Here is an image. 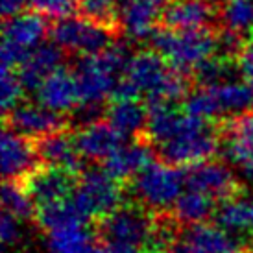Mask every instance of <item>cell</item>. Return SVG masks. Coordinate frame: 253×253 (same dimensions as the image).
Returning a JSON list of instances; mask_svg holds the SVG:
<instances>
[{
    "mask_svg": "<svg viewBox=\"0 0 253 253\" xmlns=\"http://www.w3.org/2000/svg\"><path fill=\"white\" fill-rule=\"evenodd\" d=\"M237 65H239V72L244 78V82H248L253 87V42L242 48V52L237 57Z\"/></svg>",
    "mask_w": 253,
    "mask_h": 253,
    "instance_id": "obj_36",
    "label": "cell"
},
{
    "mask_svg": "<svg viewBox=\"0 0 253 253\" xmlns=\"http://www.w3.org/2000/svg\"><path fill=\"white\" fill-rule=\"evenodd\" d=\"M169 253H246L231 233L211 224L189 225L176 237Z\"/></svg>",
    "mask_w": 253,
    "mask_h": 253,
    "instance_id": "obj_11",
    "label": "cell"
},
{
    "mask_svg": "<svg viewBox=\"0 0 253 253\" xmlns=\"http://www.w3.org/2000/svg\"><path fill=\"white\" fill-rule=\"evenodd\" d=\"M0 150H2V174L6 181L17 183L39 170L37 163L41 159L37 154V148L30 142V139L9 127H6L2 133Z\"/></svg>",
    "mask_w": 253,
    "mask_h": 253,
    "instance_id": "obj_13",
    "label": "cell"
},
{
    "mask_svg": "<svg viewBox=\"0 0 253 253\" xmlns=\"http://www.w3.org/2000/svg\"><path fill=\"white\" fill-rule=\"evenodd\" d=\"M26 4H28V0H0V9H2L4 21L24 13L22 9L26 7Z\"/></svg>",
    "mask_w": 253,
    "mask_h": 253,
    "instance_id": "obj_37",
    "label": "cell"
},
{
    "mask_svg": "<svg viewBox=\"0 0 253 253\" xmlns=\"http://www.w3.org/2000/svg\"><path fill=\"white\" fill-rule=\"evenodd\" d=\"M152 163V150L148 142L133 141L124 142L117 152H113L104 161V170L117 181H126L129 177H137Z\"/></svg>",
    "mask_w": 253,
    "mask_h": 253,
    "instance_id": "obj_21",
    "label": "cell"
},
{
    "mask_svg": "<svg viewBox=\"0 0 253 253\" xmlns=\"http://www.w3.org/2000/svg\"><path fill=\"white\" fill-rule=\"evenodd\" d=\"M214 15L209 0H170L163 11V22L170 30H205Z\"/></svg>",
    "mask_w": 253,
    "mask_h": 253,
    "instance_id": "obj_19",
    "label": "cell"
},
{
    "mask_svg": "<svg viewBox=\"0 0 253 253\" xmlns=\"http://www.w3.org/2000/svg\"><path fill=\"white\" fill-rule=\"evenodd\" d=\"M78 152L89 161H106L107 157L117 152L124 144V137L109 124V122H92L82 126L74 137Z\"/></svg>",
    "mask_w": 253,
    "mask_h": 253,
    "instance_id": "obj_17",
    "label": "cell"
},
{
    "mask_svg": "<svg viewBox=\"0 0 253 253\" xmlns=\"http://www.w3.org/2000/svg\"><path fill=\"white\" fill-rule=\"evenodd\" d=\"M52 42L67 52L80 56H98L115 42V34L109 26L71 15L67 19L56 21L50 28Z\"/></svg>",
    "mask_w": 253,
    "mask_h": 253,
    "instance_id": "obj_7",
    "label": "cell"
},
{
    "mask_svg": "<svg viewBox=\"0 0 253 253\" xmlns=\"http://www.w3.org/2000/svg\"><path fill=\"white\" fill-rule=\"evenodd\" d=\"M0 237H2V244L6 250L15 248L22 240V225L19 218L11 216L4 212L2 214V222H0Z\"/></svg>",
    "mask_w": 253,
    "mask_h": 253,
    "instance_id": "obj_35",
    "label": "cell"
},
{
    "mask_svg": "<svg viewBox=\"0 0 253 253\" xmlns=\"http://www.w3.org/2000/svg\"><path fill=\"white\" fill-rule=\"evenodd\" d=\"M224 159L253 183V111L233 117L220 139Z\"/></svg>",
    "mask_w": 253,
    "mask_h": 253,
    "instance_id": "obj_9",
    "label": "cell"
},
{
    "mask_svg": "<svg viewBox=\"0 0 253 253\" xmlns=\"http://www.w3.org/2000/svg\"><path fill=\"white\" fill-rule=\"evenodd\" d=\"M211 92V98L214 102L218 117L233 115L240 117L244 113L253 111V87L248 82L231 80L225 84L205 87Z\"/></svg>",
    "mask_w": 253,
    "mask_h": 253,
    "instance_id": "obj_23",
    "label": "cell"
},
{
    "mask_svg": "<svg viewBox=\"0 0 253 253\" xmlns=\"http://www.w3.org/2000/svg\"><path fill=\"white\" fill-rule=\"evenodd\" d=\"M165 6V0H124L119 11L120 24L133 39L152 37Z\"/></svg>",
    "mask_w": 253,
    "mask_h": 253,
    "instance_id": "obj_18",
    "label": "cell"
},
{
    "mask_svg": "<svg viewBox=\"0 0 253 253\" xmlns=\"http://www.w3.org/2000/svg\"><path fill=\"white\" fill-rule=\"evenodd\" d=\"M36 98L39 106L59 115L74 111L82 104L74 72H69L63 67L57 69L41 84V87L36 91Z\"/></svg>",
    "mask_w": 253,
    "mask_h": 253,
    "instance_id": "obj_15",
    "label": "cell"
},
{
    "mask_svg": "<svg viewBox=\"0 0 253 253\" xmlns=\"http://www.w3.org/2000/svg\"><path fill=\"white\" fill-rule=\"evenodd\" d=\"M39 159L46 167L61 169L67 172H76L82 165V155L78 152L76 141L65 131H56L39 139L36 144Z\"/></svg>",
    "mask_w": 253,
    "mask_h": 253,
    "instance_id": "obj_22",
    "label": "cell"
},
{
    "mask_svg": "<svg viewBox=\"0 0 253 253\" xmlns=\"http://www.w3.org/2000/svg\"><path fill=\"white\" fill-rule=\"evenodd\" d=\"M124 76L144 94L148 104H174L189 96V82L185 74L172 69L154 50L135 54Z\"/></svg>",
    "mask_w": 253,
    "mask_h": 253,
    "instance_id": "obj_1",
    "label": "cell"
},
{
    "mask_svg": "<svg viewBox=\"0 0 253 253\" xmlns=\"http://www.w3.org/2000/svg\"><path fill=\"white\" fill-rule=\"evenodd\" d=\"M2 207H4V212L19 218L21 222L37 214L34 198L30 196L26 187H21L19 183L15 181L4 183V189H2Z\"/></svg>",
    "mask_w": 253,
    "mask_h": 253,
    "instance_id": "obj_31",
    "label": "cell"
},
{
    "mask_svg": "<svg viewBox=\"0 0 253 253\" xmlns=\"http://www.w3.org/2000/svg\"><path fill=\"white\" fill-rule=\"evenodd\" d=\"M157 225L142 207L124 205L100 220V239L111 253H152Z\"/></svg>",
    "mask_w": 253,
    "mask_h": 253,
    "instance_id": "obj_3",
    "label": "cell"
},
{
    "mask_svg": "<svg viewBox=\"0 0 253 253\" xmlns=\"http://www.w3.org/2000/svg\"><path fill=\"white\" fill-rule=\"evenodd\" d=\"M22 92H24V87L19 80V74L15 71H9V69H2V74H0V104H2V109L6 115L21 104Z\"/></svg>",
    "mask_w": 253,
    "mask_h": 253,
    "instance_id": "obj_33",
    "label": "cell"
},
{
    "mask_svg": "<svg viewBox=\"0 0 253 253\" xmlns=\"http://www.w3.org/2000/svg\"><path fill=\"white\" fill-rule=\"evenodd\" d=\"M216 225L227 233L253 231V198H231L222 202L214 212Z\"/></svg>",
    "mask_w": 253,
    "mask_h": 253,
    "instance_id": "obj_25",
    "label": "cell"
},
{
    "mask_svg": "<svg viewBox=\"0 0 253 253\" xmlns=\"http://www.w3.org/2000/svg\"><path fill=\"white\" fill-rule=\"evenodd\" d=\"M185 181H187V189L207 194L214 202L231 200L237 192V179L233 176L231 169L224 163H196L185 170Z\"/></svg>",
    "mask_w": 253,
    "mask_h": 253,
    "instance_id": "obj_12",
    "label": "cell"
},
{
    "mask_svg": "<svg viewBox=\"0 0 253 253\" xmlns=\"http://www.w3.org/2000/svg\"><path fill=\"white\" fill-rule=\"evenodd\" d=\"M185 189V170L170 163H152L133 177V194L146 209L163 211L174 207Z\"/></svg>",
    "mask_w": 253,
    "mask_h": 253,
    "instance_id": "obj_5",
    "label": "cell"
},
{
    "mask_svg": "<svg viewBox=\"0 0 253 253\" xmlns=\"http://www.w3.org/2000/svg\"><path fill=\"white\" fill-rule=\"evenodd\" d=\"M218 144L220 139L207 120L187 115L181 131L169 142L159 144L157 152L165 163H170L174 167H192L196 163L209 161V157L216 152Z\"/></svg>",
    "mask_w": 253,
    "mask_h": 253,
    "instance_id": "obj_4",
    "label": "cell"
},
{
    "mask_svg": "<svg viewBox=\"0 0 253 253\" xmlns=\"http://www.w3.org/2000/svg\"><path fill=\"white\" fill-rule=\"evenodd\" d=\"M48 34V24L44 17L36 11L21 13L4 21L2 36V69H21L36 48H39Z\"/></svg>",
    "mask_w": 253,
    "mask_h": 253,
    "instance_id": "obj_6",
    "label": "cell"
},
{
    "mask_svg": "<svg viewBox=\"0 0 253 253\" xmlns=\"http://www.w3.org/2000/svg\"><path fill=\"white\" fill-rule=\"evenodd\" d=\"M91 233L87 222H74L46 233L48 253H84L91 244Z\"/></svg>",
    "mask_w": 253,
    "mask_h": 253,
    "instance_id": "obj_26",
    "label": "cell"
},
{
    "mask_svg": "<svg viewBox=\"0 0 253 253\" xmlns=\"http://www.w3.org/2000/svg\"><path fill=\"white\" fill-rule=\"evenodd\" d=\"M74 202L87 218L104 220L122 205V189L119 181L111 177L104 169L85 170L76 181Z\"/></svg>",
    "mask_w": 253,
    "mask_h": 253,
    "instance_id": "obj_8",
    "label": "cell"
},
{
    "mask_svg": "<svg viewBox=\"0 0 253 253\" xmlns=\"http://www.w3.org/2000/svg\"><path fill=\"white\" fill-rule=\"evenodd\" d=\"M225 32L235 36L253 34V0H225L220 7Z\"/></svg>",
    "mask_w": 253,
    "mask_h": 253,
    "instance_id": "obj_29",
    "label": "cell"
},
{
    "mask_svg": "<svg viewBox=\"0 0 253 253\" xmlns=\"http://www.w3.org/2000/svg\"><path fill=\"white\" fill-rule=\"evenodd\" d=\"M84 253H111V252H109L104 244H94V242H91Z\"/></svg>",
    "mask_w": 253,
    "mask_h": 253,
    "instance_id": "obj_38",
    "label": "cell"
},
{
    "mask_svg": "<svg viewBox=\"0 0 253 253\" xmlns=\"http://www.w3.org/2000/svg\"><path fill=\"white\" fill-rule=\"evenodd\" d=\"M148 106L141 100H113L107 107V122L119 131L124 139L137 137L141 131H146L148 126Z\"/></svg>",
    "mask_w": 253,
    "mask_h": 253,
    "instance_id": "obj_24",
    "label": "cell"
},
{
    "mask_svg": "<svg viewBox=\"0 0 253 253\" xmlns=\"http://www.w3.org/2000/svg\"><path fill=\"white\" fill-rule=\"evenodd\" d=\"M6 124L22 137L42 139L50 133L61 131L65 119L59 113H54L39 104H19L6 115Z\"/></svg>",
    "mask_w": 253,
    "mask_h": 253,
    "instance_id": "obj_14",
    "label": "cell"
},
{
    "mask_svg": "<svg viewBox=\"0 0 253 253\" xmlns=\"http://www.w3.org/2000/svg\"><path fill=\"white\" fill-rule=\"evenodd\" d=\"M80 89V100L82 104L89 106H102V102L109 96L117 87V74L104 63L100 56H85L76 63L74 71Z\"/></svg>",
    "mask_w": 253,
    "mask_h": 253,
    "instance_id": "obj_10",
    "label": "cell"
},
{
    "mask_svg": "<svg viewBox=\"0 0 253 253\" xmlns=\"http://www.w3.org/2000/svg\"><path fill=\"white\" fill-rule=\"evenodd\" d=\"M37 222L44 231H54L57 227L67 224H74V222H87L89 218L85 216L82 209L78 207L74 198H69L65 202H57V204L42 205L37 207Z\"/></svg>",
    "mask_w": 253,
    "mask_h": 253,
    "instance_id": "obj_28",
    "label": "cell"
},
{
    "mask_svg": "<svg viewBox=\"0 0 253 253\" xmlns=\"http://www.w3.org/2000/svg\"><path fill=\"white\" fill-rule=\"evenodd\" d=\"M152 50L157 52L176 71L194 72L202 63L214 57L218 52V37L209 30H155Z\"/></svg>",
    "mask_w": 253,
    "mask_h": 253,
    "instance_id": "obj_2",
    "label": "cell"
},
{
    "mask_svg": "<svg viewBox=\"0 0 253 253\" xmlns=\"http://www.w3.org/2000/svg\"><path fill=\"white\" fill-rule=\"evenodd\" d=\"M214 212V200L198 190L187 189L174 205V216L181 224L198 225L205 224V220Z\"/></svg>",
    "mask_w": 253,
    "mask_h": 253,
    "instance_id": "obj_27",
    "label": "cell"
},
{
    "mask_svg": "<svg viewBox=\"0 0 253 253\" xmlns=\"http://www.w3.org/2000/svg\"><path fill=\"white\" fill-rule=\"evenodd\" d=\"M120 0H78V7L85 19L109 26L117 21V6Z\"/></svg>",
    "mask_w": 253,
    "mask_h": 253,
    "instance_id": "obj_32",
    "label": "cell"
},
{
    "mask_svg": "<svg viewBox=\"0 0 253 253\" xmlns=\"http://www.w3.org/2000/svg\"><path fill=\"white\" fill-rule=\"evenodd\" d=\"M26 190L39 207L69 200L76 190V179L72 172L61 169H39L30 176Z\"/></svg>",
    "mask_w": 253,
    "mask_h": 253,
    "instance_id": "obj_16",
    "label": "cell"
},
{
    "mask_svg": "<svg viewBox=\"0 0 253 253\" xmlns=\"http://www.w3.org/2000/svg\"><path fill=\"white\" fill-rule=\"evenodd\" d=\"M28 4L32 11L42 15V17L61 21V19L71 17L78 6V0H28Z\"/></svg>",
    "mask_w": 253,
    "mask_h": 253,
    "instance_id": "obj_34",
    "label": "cell"
},
{
    "mask_svg": "<svg viewBox=\"0 0 253 253\" xmlns=\"http://www.w3.org/2000/svg\"><path fill=\"white\" fill-rule=\"evenodd\" d=\"M61 63H63V48H59L56 42H42L39 48L30 54L26 63L17 71L24 91L36 92L50 74L61 69Z\"/></svg>",
    "mask_w": 253,
    "mask_h": 253,
    "instance_id": "obj_20",
    "label": "cell"
},
{
    "mask_svg": "<svg viewBox=\"0 0 253 253\" xmlns=\"http://www.w3.org/2000/svg\"><path fill=\"white\" fill-rule=\"evenodd\" d=\"M235 72H239V65L231 63L229 57L214 56L198 67L194 71V78L200 87H214V85L237 80Z\"/></svg>",
    "mask_w": 253,
    "mask_h": 253,
    "instance_id": "obj_30",
    "label": "cell"
}]
</instances>
